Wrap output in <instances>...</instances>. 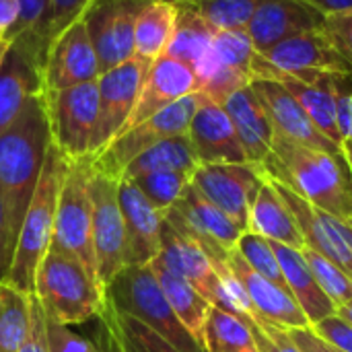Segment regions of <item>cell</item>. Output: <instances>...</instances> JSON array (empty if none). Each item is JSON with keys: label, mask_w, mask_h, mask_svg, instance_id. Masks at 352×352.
<instances>
[{"label": "cell", "mask_w": 352, "mask_h": 352, "mask_svg": "<svg viewBox=\"0 0 352 352\" xmlns=\"http://www.w3.org/2000/svg\"><path fill=\"white\" fill-rule=\"evenodd\" d=\"M291 342L301 352H342L334 349L332 344H328L326 340H322L311 328H293L287 330Z\"/></svg>", "instance_id": "obj_50"}, {"label": "cell", "mask_w": 352, "mask_h": 352, "mask_svg": "<svg viewBox=\"0 0 352 352\" xmlns=\"http://www.w3.org/2000/svg\"><path fill=\"white\" fill-rule=\"evenodd\" d=\"M223 107L233 122V128L237 132V138L241 142L248 163L262 165L266 157L270 155L274 128L252 82L235 91L223 103Z\"/></svg>", "instance_id": "obj_25"}, {"label": "cell", "mask_w": 352, "mask_h": 352, "mask_svg": "<svg viewBox=\"0 0 352 352\" xmlns=\"http://www.w3.org/2000/svg\"><path fill=\"white\" fill-rule=\"evenodd\" d=\"M175 27L165 54L188 64L196 72V68L210 52L219 29L210 21H206L202 12L196 8V4L190 0L175 2Z\"/></svg>", "instance_id": "obj_29"}, {"label": "cell", "mask_w": 352, "mask_h": 352, "mask_svg": "<svg viewBox=\"0 0 352 352\" xmlns=\"http://www.w3.org/2000/svg\"><path fill=\"white\" fill-rule=\"evenodd\" d=\"M138 2H153V0H138ZM165 2H179V0H165ZM192 2V0H190Z\"/></svg>", "instance_id": "obj_57"}, {"label": "cell", "mask_w": 352, "mask_h": 352, "mask_svg": "<svg viewBox=\"0 0 352 352\" xmlns=\"http://www.w3.org/2000/svg\"><path fill=\"white\" fill-rule=\"evenodd\" d=\"M8 47H10V43L4 41V39H0V64H2V60H4V56H6V52H8Z\"/></svg>", "instance_id": "obj_56"}, {"label": "cell", "mask_w": 352, "mask_h": 352, "mask_svg": "<svg viewBox=\"0 0 352 352\" xmlns=\"http://www.w3.org/2000/svg\"><path fill=\"white\" fill-rule=\"evenodd\" d=\"M50 146L52 130L41 91L27 99L16 120L0 134V196L14 235H19Z\"/></svg>", "instance_id": "obj_2"}, {"label": "cell", "mask_w": 352, "mask_h": 352, "mask_svg": "<svg viewBox=\"0 0 352 352\" xmlns=\"http://www.w3.org/2000/svg\"><path fill=\"white\" fill-rule=\"evenodd\" d=\"M45 4H47V0H19L21 14H19L16 27L12 31V41H27L35 33L37 25L41 23L43 12H45Z\"/></svg>", "instance_id": "obj_48"}, {"label": "cell", "mask_w": 352, "mask_h": 352, "mask_svg": "<svg viewBox=\"0 0 352 352\" xmlns=\"http://www.w3.org/2000/svg\"><path fill=\"white\" fill-rule=\"evenodd\" d=\"M99 316L111 328L122 352H179L165 338H161L157 332L146 328L142 322H138L136 318L126 316L122 311H116L107 303L103 305Z\"/></svg>", "instance_id": "obj_37"}, {"label": "cell", "mask_w": 352, "mask_h": 352, "mask_svg": "<svg viewBox=\"0 0 352 352\" xmlns=\"http://www.w3.org/2000/svg\"><path fill=\"white\" fill-rule=\"evenodd\" d=\"M101 74L97 52L89 37L82 19L74 21L66 31H62L52 47L47 50L45 64L41 70L43 89L60 91L76 85L97 80Z\"/></svg>", "instance_id": "obj_17"}, {"label": "cell", "mask_w": 352, "mask_h": 352, "mask_svg": "<svg viewBox=\"0 0 352 352\" xmlns=\"http://www.w3.org/2000/svg\"><path fill=\"white\" fill-rule=\"evenodd\" d=\"M336 316H340L344 322H349V324L352 326V299L351 301H346L344 305L336 307Z\"/></svg>", "instance_id": "obj_54"}, {"label": "cell", "mask_w": 352, "mask_h": 352, "mask_svg": "<svg viewBox=\"0 0 352 352\" xmlns=\"http://www.w3.org/2000/svg\"><path fill=\"white\" fill-rule=\"evenodd\" d=\"M19 352H50L47 346V318L41 309V303L35 295H31V322L29 334Z\"/></svg>", "instance_id": "obj_47"}, {"label": "cell", "mask_w": 352, "mask_h": 352, "mask_svg": "<svg viewBox=\"0 0 352 352\" xmlns=\"http://www.w3.org/2000/svg\"><path fill=\"white\" fill-rule=\"evenodd\" d=\"M237 252L243 256V260L264 278L280 285L287 289V283H285V276H283V270H280V264H278V258L270 245L268 239L256 235V233H243L239 243H237Z\"/></svg>", "instance_id": "obj_41"}, {"label": "cell", "mask_w": 352, "mask_h": 352, "mask_svg": "<svg viewBox=\"0 0 352 352\" xmlns=\"http://www.w3.org/2000/svg\"><path fill=\"white\" fill-rule=\"evenodd\" d=\"M192 93H198L196 72L188 64L163 54L161 58H157L151 64L146 78L142 82L136 107H134L124 132Z\"/></svg>", "instance_id": "obj_23"}, {"label": "cell", "mask_w": 352, "mask_h": 352, "mask_svg": "<svg viewBox=\"0 0 352 352\" xmlns=\"http://www.w3.org/2000/svg\"><path fill=\"white\" fill-rule=\"evenodd\" d=\"M204 351L206 352H260L256 346L250 326L219 309L210 307L204 326Z\"/></svg>", "instance_id": "obj_36"}, {"label": "cell", "mask_w": 352, "mask_h": 352, "mask_svg": "<svg viewBox=\"0 0 352 352\" xmlns=\"http://www.w3.org/2000/svg\"><path fill=\"white\" fill-rule=\"evenodd\" d=\"M276 188L297 219V225L305 239V248L322 254L352 278V219L330 214L299 198L280 184H276Z\"/></svg>", "instance_id": "obj_16"}, {"label": "cell", "mask_w": 352, "mask_h": 352, "mask_svg": "<svg viewBox=\"0 0 352 352\" xmlns=\"http://www.w3.org/2000/svg\"><path fill=\"white\" fill-rule=\"evenodd\" d=\"M19 14V0H0V39L12 43V31L16 27Z\"/></svg>", "instance_id": "obj_51"}, {"label": "cell", "mask_w": 352, "mask_h": 352, "mask_svg": "<svg viewBox=\"0 0 352 352\" xmlns=\"http://www.w3.org/2000/svg\"><path fill=\"white\" fill-rule=\"evenodd\" d=\"M165 299L169 301L173 314L184 324V328L192 334V338L204 349V326L210 314V303L182 276L173 274L165 268L157 258L148 264Z\"/></svg>", "instance_id": "obj_30"}, {"label": "cell", "mask_w": 352, "mask_h": 352, "mask_svg": "<svg viewBox=\"0 0 352 352\" xmlns=\"http://www.w3.org/2000/svg\"><path fill=\"white\" fill-rule=\"evenodd\" d=\"M202 95L192 93L182 97L179 101L167 105L165 109L157 111L148 120L128 128L118 138L109 142L107 148H103L97 157L89 159L91 165L116 179H120L122 171L128 167L130 161H134L140 153L155 146L161 140H167L171 136L188 134L192 118L200 105Z\"/></svg>", "instance_id": "obj_9"}, {"label": "cell", "mask_w": 352, "mask_h": 352, "mask_svg": "<svg viewBox=\"0 0 352 352\" xmlns=\"http://www.w3.org/2000/svg\"><path fill=\"white\" fill-rule=\"evenodd\" d=\"M47 320L62 326H78L97 318L105 305L101 283L74 258L47 250L33 285Z\"/></svg>", "instance_id": "obj_4"}, {"label": "cell", "mask_w": 352, "mask_h": 352, "mask_svg": "<svg viewBox=\"0 0 352 352\" xmlns=\"http://www.w3.org/2000/svg\"><path fill=\"white\" fill-rule=\"evenodd\" d=\"M151 64L132 58L111 70H105L97 78L99 87V109H97V130L93 142V157H97L103 148L109 146L113 138H118L140 95L142 82L146 78ZM91 157V159H93Z\"/></svg>", "instance_id": "obj_14"}, {"label": "cell", "mask_w": 352, "mask_h": 352, "mask_svg": "<svg viewBox=\"0 0 352 352\" xmlns=\"http://www.w3.org/2000/svg\"><path fill=\"white\" fill-rule=\"evenodd\" d=\"M103 291L107 305L136 318L179 352H206L173 314L148 264L126 266Z\"/></svg>", "instance_id": "obj_5"}, {"label": "cell", "mask_w": 352, "mask_h": 352, "mask_svg": "<svg viewBox=\"0 0 352 352\" xmlns=\"http://www.w3.org/2000/svg\"><path fill=\"white\" fill-rule=\"evenodd\" d=\"M43 91L41 70L10 43L0 64V134L16 120L27 99Z\"/></svg>", "instance_id": "obj_27"}, {"label": "cell", "mask_w": 352, "mask_h": 352, "mask_svg": "<svg viewBox=\"0 0 352 352\" xmlns=\"http://www.w3.org/2000/svg\"><path fill=\"white\" fill-rule=\"evenodd\" d=\"M324 14L303 0H262L245 25L256 52H266L287 37L324 25Z\"/></svg>", "instance_id": "obj_22"}, {"label": "cell", "mask_w": 352, "mask_h": 352, "mask_svg": "<svg viewBox=\"0 0 352 352\" xmlns=\"http://www.w3.org/2000/svg\"><path fill=\"white\" fill-rule=\"evenodd\" d=\"M254 78H297L316 82L328 72H352L324 29L303 31L283 39L266 52H256Z\"/></svg>", "instance_id": "obj_6"}, {"label": "cell", "mask_w": 352, "mask_h": 352, "mask_svg": "<svg viewBox=\"0 0 352 352\" xmlns=\"http://www.w3.org/2000/svg\"><path fill=\"white\" fill-rule=\"evenodd\" d=\"M256 346L260 352H301L289 338L285 328H278L274 324H268L264 320H254L248 322Z\"/></svg>", "instance_id": "obj_43"}, {"label": "cell", "mask_w": 352, "mask_h": 352, "mask_svg": "<svg viewBox=\"0 0 352 352\" xmlns=\"http://www.w3.org/2000/svg\"><path fill=\"white\" fill-rule=\"evenodd\" d=\"M175 2L153 0L142 6L134 25V58L153 64L167 52L175 27Z\"/></svg>", "instance_id": "obj_33"}, {"label": "cell", "mask_w": 352, "mask_h": 352, "mask_svg": "<svg viewBox=\"0 0 352 352\" xmlns=\"http://www.w3.org/2000/svg\"><path fill=\"white\" fill-rule=\"evenodd\" d=\"M342 155H344V159H346V163H349V169H351L352 173V140H346V142L342 144Z\"/></svg>", "instance_id": "obj_55"}, {"label": "cell", "mask_w": 352, "mask_h": 352, "mask_svg": "<svg viewBox=\"0 0 352 352\" xmlns=\"http://www.w3.org/2000/svg\"><path fill=\"white\" fill-rule=\"evenodd\" d=\"M266 175L309 204L352 219V173L344 155L311 148L274 134L270 155L262 163Z\"/></svg>", "instance_id": "obj_1"}, {"label": "cell", "mask_w": 352, "mask_h": 352, "mask_svg": "<svg viewBox=\"0 0 352 352\" xmlns=\"http://www.w3.org/2000/svg\"><path fill=\"white\" fill-rule=\"evenodd\" d=\"M303 252V258L307 262V266L311 268L318 285L322 287V291L326 293V297L336 305H344L346 301L352 299V278L342 270L338 268L334 262H330L328 258H324L322 254L305 248L301 250Z\"/></svg>", "instance_id": "obj_39"}, {"label": "cell", "mask_w": 352, "mask_h": 352, "mask_svg": "<svg viewBox=\"0 0 352 352\" xmlns=\"http://www.w3.org/2000/svg\"><path fill=\"white\" fill-rule=\"evenodd\" d=\"M254 56L256 47L245 29L217 31L210 52L196 68L198 93L223 105L235 91L252 82Z\"/></svg>", "instance_id": "obj_12"}, {"label": "cell", "mask_w": 352, "mask_h": 352, "mask_svg": "<svg viewBox=\"0 0 352 352\" xmlns=\"http://www.w3.org/2000/svg\"><path fill=\"white\" fill-rule=\"evenodd\" d=\"M188 136L198 163H248L225 107L204 95L192 118Z\"/></svg>", "instance_id": "obj_24"}, {"label": "cell", "mask_w": 352, "mask_h": 352, "mask_svg": "<svg viewBox=\"0 0 352 352\" xmlns=\"http://www.w3.org/2000/svg\"><path fill=\"white\" fill-rule=\"evenodd\" d=\"M14 250H16V235L12 233L8 210H6V204L0 196V283L6 278V274L10 270Z\"/></svg>", "instance_id": "obj_49"}, {"label": "cell", "mask_w": 352, "mask_h": 352, "mask_svg": "<svg viewBox=\"0 0 352 352\" xmlns=\"http://www.w3.org/2000/svg\"><path fill=\"white\" fill-rule=\"evenodd\" d=\"M252 87L258 93L260 101L266 107V113L272 122L274 134L289 138L293 142L320 148L326 153L342 155V148L336 146L330 138H326L309 120L305 109L293 97V93L274 78H252Z\"/></svg>", "instance_id": "obj_21"}, {"label": "cell", "mask_w": 352, "mask_h": 352, "mask_svg": "<svg viewBox=\"0 0 352 352\" xmlns=\"http://www.w3.org/2000/svg\"><path fill=\"white\" fill-rule=\"evenodd\" d=\"M144 4L138 0H93L82 14L101 72L134 58V25Z\"/></svg>", "instance_id": "obj_15"}, {"label": "cell", "mask_w": 352, "mask_h": 352, "mask_svg": "<svg viewBox=\"0 0 352 352\" xmlns=\"http://www.w3.org/2000/svg\"><path fill=\"white\" fill-rule=\"evenodd\" d=\"M303 2L309 4L311 8H316L324 16L352 10V0H303Z\"/></svg>", "instance_id": "obj_53"}, {"label": "cell", "mask_w": 352, "mask_h": 352, "mask_svg": "<svg viewBox=\"0 0 352 352\" xmlns=\"http://www.w3.org/2000/svg\"><path fill=\"white\" fill-rule=\"evenodd\" d=\"M165 223L177 233L194 239L208 254L212 264H223L245 233L223 210L210 204L192 184L184 196L165 212Z\"/></svg>", "instance_id": "obj_11"}, {"label": "cell", "mask_w": 352, "mask_h": 352, "mask_svg": "<svg viewBox=\"0 0 352 352\" xmlns=\"http://www.w3.org/2000/svg\"><path fill=\"white\" fill-rule=\"evenodd\" d=\"M264 179L266 171L256 163H200L192 175V186L248 231L250 206Z\"/></svg>", "instance_id": "obj_13"}, {"label": "cell", "mask_w": 352, "mask_h": 352, "mask_svg": "<svg viewBox=\"0 0 352 352\" xmlns=\"http://www.w3.org/2000/svg\"><path fill=\"white\" fill-rule=\"evenodd\" d=\"M227 264L250 297V303L254 307V320H264V322L274 324L285 330L309 328L307 316L303 314V309L299 307L295 297L289 293V289L260 276L243 260V256L237 252V248L233 252H229Z\"/></svg>", "instance_id": "obj_20"}, {"label": "cell", "mask_w": 352, "mask_h": 352, "mask_svg": "<svg viewBox=\"0 0 352 352\" xmlns=\"http://www.w3.org/2000/svg\"><path fill=\"white\" fill-rule=\"evenodd\" d=\"M322 29L330 37L334 47L342 54V58L352 66V10L326 16Z\"/></svg>", "instance_id": "obj_45"}, {"label": "cell", "mask_w": 352, "mask_h": 352, "mask_svg": "<svg viewBox=\"0 0 352 352\" xmlns=\"http://www.w3.org/2000/svg\"><path fill=\"white\" fill-rule=\"evenodd\" d=\"M270 245L278 258L287 289L295 297V301L299 303L303 314L307 316L309 326L324 320V318L334 316L336 305L326 297V293L318 285L311 268L307 266V262L303 258V252L289 248V245H283V243H276V241H270Z\"/></svg>", "instance_id": "obj_28"}, {"label": "cell", "mask_w": 352, "mask_h": 352, "mask_svg": "<svg viewBox=\"0 0 352 352\" xmlns=\"http://www.w3.org/2000/svg\"><path fill=\"white\" fill-rule=\"evenodd\" d=\"M91 4L93 0H47L45 12L35 33L27 41H12V45H16L39 70H43L47 50L56 41V37L66 31L74 21L82 19Z\"/></svg>", "instance_id": "obj_32"}, {"label": "cell", "mask_w": 352, "mask_h": 352, "mask_svg": "<svg viewBox=\"0 0 352 352\" xmlns=\"http://www.w3.org/2000/svg\"><path fill=\"white\" fill-rule=\"evenodd\" d=\"M95 344H97L99 352H122L111 328L107 326V322L101 316H97V340H95Z\"/></svg>", "instance_id": "obj_52"}, {"label": "cell", "mask_w": 352, "mask_h": 352, "mask_svg": "<svg viewBox=\"0 0 352 352\" xmlns=\"http://www.w3.org/2000/svg\"><path fill=\"white\" fill-rule=\"evenodd\" d=\"M118 198L126 229V266H146L161 254L165 214L128 179H118Z\"/></svg>", "instance_id": "obj_19"}, {"label": "cell", "mask_w": 352, "mask_h": 352, "mask_svg": "<svg viewBox=\"0 0 352 352\" xmlns=\"http://www.w3.org/2000/svg\"><path fill=\"white\" fill-rule=\"evenodd\" d=\"M157 260L173 274L186 278L212 307L231 314L229 297L208 254L202 250V245L177 233L165 221L161 229V254L157 256Z\"/></svg>", "instance_id": "obj_18"}, {"label": "cell", "mask_w": 352, "mask_h": 352, "mask_svg": "<svg viewBox=\"0 0 352 352\" xmlns=\"http://www.w3.org/2000/svg\"><path fill=\"white\" fill-rule=\"evenodd\" d=\"M206 21L219 31L223 29H245L256 6L262 0H192Z\"/></svg>", "instance_id": "obj_40"}, {"label": "cell", "mask_w": 352, "mask_h": 352, "mask_svg": "<svg viewBox=\"0 0 352 352\" xmlns=\"http://www.w3.org/2000/svg\"><path fill=\"white\" fill-rule=\"evenodd\" d=\"M89 192L93 202V252L97 276L105 289L126 268V229L118 198V179L89 161Z\"/></svg>", "instance_id": "obj_10"}, {"label": "cell", "mask_w": 352, "mask_h": 352, "mask_svg": "<svg viewBox=\"0 0 352 352\" xmlns=\"http://www.w3.org/2000/svg\"><path fill=\"white\" fill-rule=\"evenodd\" d=\"M47 346L50 352H99L95 342L52 320H47Z\"/></svg>", "instance_id": "obj_44"}, {"label": "cell", "mask_w": 352, "mask_h": 352, "mask_svg": "<svg viewBox=\"0 0 352 352\" xmlns=\"http://www.w3.org/2000/svg\"><path fill=\"white\" fill-rule=\"evenodd\" d=\"M132 182L165 214L184 196V192L192 184V175L179 171H159V173L138 175Z\"/></svg>", "instance_id": "obj_38"}, {"label": "cell", "mask_w": 352, "mask_h": 352, "mask_svg": "<svg viewBox=\"0 0 352 352\" xmlns=\"http://www.w3.org/2000/svg\"><path fill=\"white\" fill-rule=\"evenodd\" d=\"M332 89L336 95V118L342 144L352 140V72H336L332 76Z\"/></svg>", "instance_id": "obj_42"}, {"label": "cell", "mask_w": 352, "mask_h": 352, "mask_svg": "<svg viewBox=\"0 0 352 352\" xmlns=\"http://www.w3.org/2000/svg\"><path fill=\"white\" fill-rule=\"evenodd\" d=\"M198 165L200 163L190 142V136L182 134V136H171L167 140H161L155 146L140 153L134 161L128 163V167L122 171L120 177L134 179L138 175L159 173V171H179V173L194 175Z\"/></svg>", "instance_id": "obj_34"}, {"label": "cell", "mask_w": 352, "mask_h": 352, "mask_svg": "<svg viewBox=\"0 0 352 352\" xmlns=\"http://www.w3.org/2000/svg\"><path fill=\"white\" fill-rule=\"evenodd\" d=\"M68 159L54 146H50L37 188L29 202V208L23 217L19 235H16V250L6 274V283L16 287L23 293L33 295L35 274L50 250L52 235H54V219L60 188L66 175Z\"/></svg>", "instance_id": "obj_3"}, {"label": "cell", "mask_w": 352, "mask_h": 352, "mask_svg": "<svg viewBox=\"0 0 352 352\" xmlns=\"http://www.w3.org/2000/svg\"><path fill=\"white\" fill-rule=\"evenodd\" d=\"M31 322V295L0 283V352H19Z\"/></svg>", "instance_id": "obj_35"}, {"label": "cell", "mask_w": 352, "mask_h": 352, "mask_svg": "<svg viewBox=\"0 0 352 352\" xmlns=\"http://www.w3.org/2000/svg\"><path fill=\"white\" fill-rule=\"evenodd\" d=\"M334 74L336 72H328L316 82H305V80H297V78H274V80H280L293 93V97L299 101V105L305 109V113L309 116L314 126L326 138H330L336 146L342 148V138H340L338 118H336V95L332 89Z\"/></svg>", "instance_id": "obj_31"}, {"label": "cell", "mask_w": 352, "mask_h": 352, "mask_svg": "<svg viewBox=\"0 0 352 352\" xmlns=\"http://www.w3.org/2000/svg\"><path fill=\"white\" fill-rule=\"evenodd\" d=\"M50 250L78 260L99 280L93 252V202L89 192V159L68 161L58 196Z\"/></svg>", "instance_id": "obj_7"}, {"label": "cell", "mask_w": 352, "mask_h": 352, "mask_svg": "<svg viewBox=\"0 0 352 352\" xmlns=\"http://www.w3.org/2000/svg\"><path fill=\"white\" fill-rule=\"evenodd\" d=\"M43 93L54 146L68 161L91 159L99 109L97 80Z\"/></svg>", "instance_id": "obj_8"}, {"label": "cell", "mask_w": 352, "mask_h": 352, "mask_svg": "<svg viewBox=\"0 0 352 352\" xmlns=\"http://www.w3.org/2000/svg\"><path fill=\"white\" fill-rule=\"evenodd\" d=\"M322 340H326L328 344H332L334 349L342 352H352V326L349 322H344L340 316H330L324 318L316 324L309 326Z\"/></svg>", "instance_id": "obj_46"}, {"label": "cell", "mask_w": 352, "mask_h": 352, "mask_svg": "<svg viewBox=\"0 0 352 352\" xmlns=\"http://www.w3.org/2000/svg\"><path fill=\"white\" fill-rule=\"evenodd\" d=\"M248 233H256L268 241H276L295 250H305V239L297 219L268 175L250 206Z\"/></svg>", "instance_id": "obj_26"}]
</instances>
